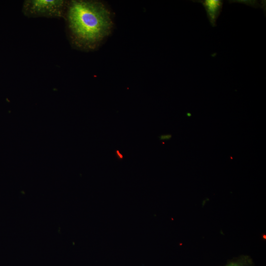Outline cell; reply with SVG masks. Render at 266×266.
I'll return each instance as SVG.
<instances>
[{"label":"cell","instance_id":"obj_1","mask_svg":"<svg viewBox=\"0 0 266 266\" xmlns=\"http://www.w3.org/2000/svg\"><path fill=\"white\" fill-rule=\"evenodd\" d=\"M64 18L72 44L84 50L96 48L113 26L110 12L98 1H68Z\"/></svg>","mask_w":266,"mask_h":266},{"label":"cell","instance_id":"obj_2","mask_svg":"<svg viewBox=\"0 0 266 266\" xmlns=\"http://www.w3.org/2000/svg\"><path fill=\"white\" fill-rule=\"evenodd\" d=\"M67 3L64 0H26L22 12L28 17L64 18Z\"/></svg>","mask_w":266,"mask_h":266},{"label":"cell","instance_id":"obj_3","mask_svg":"<svg viewBox=\"0 0 266 266\" xmlns=\"http://www.w3.org/2000/svg\"><path fill=\"white\" fill-rule=\"evenodd\" d=\"M197 1L201 3L204 7L211 26H216V20L222 11L223 1L220 0H204Z\"/></svg>","mask_w":266,"mask_h":266},{"label":"cell","instance_id":"obj_4","mask_svg":"<svg viewBox=\"0 0 266 266\" xmlns=\"http://www.w3.org/2000/svg\"><path fill=\"white\" fill-rule=\"evenodd\" d=\"M224 266H253V264L249 256H242L229 261Z\"/></svg>","mask_w":266,"mask_h":266},{"label":"cell","instance_id":"obj_5","mask_svg":"<svg viewBox=\"0 0 266 266\" xmlns=\"http://www.w3.org/2000/svg\"><path fill=\"white\" fill-rule=\"evenodd\" d=\"M171 137V135L170 134H166V135H162L160 136V138L162 140L164 139H168L170 138Z\"/></svg>","mask_w":266,"mask_h":266},{"label":"cell","instance_id":"obj_6","mask_svg":"<svg viewBox=\"0 0 266 266\" xmlns=\"http://www.w3.org/2000/svg\"><path fill=\"white\" fill-rule=\"evenodd\" d=\"M116 153H117V154H118V155L120 156L119 157H120V158L121 159H122V158H123L122 155L121 154H120V153L118 151H116Z\"/></svg>","mask_w":266,"mask_h":266},{"label":"cell","instance_id":"obj_7","mask_svg":"<svg viewBox=\"0 0 266 266\" xmlns=\"http://www.w3.org/2000/svg\"><path fill=\"white\" fill-rule=\"evenodd\" d=\"M187 115H188V117H190L191 115L190 113H188Z\"/></svg>","mask_w":266,"mask_h":266}]
</instances>
